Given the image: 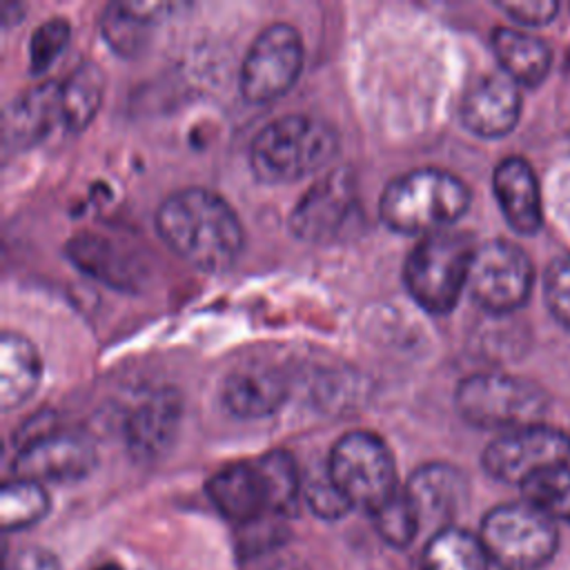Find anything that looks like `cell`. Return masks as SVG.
<instances>
[{
  "mask_svg": "<svg viewBox=\"0 0 570 570\" xmlns=\"http://www.w3.org/2000/svg\"><path fill=\"white\" fill-rule=\"evenodd\" d=\"M156 229L171 252L203 272H223L243 252L236 212L205 187L171 191L156 209Z\"/></svg>",
  "mask_w": 570,
  "mask_h": 570,
  "instance_id": "cell-1",
  "label": "cell"
},
{
  "mask_svg": "<svg viewBox=\"0 0 570 570\" xmlns=\"http://www.w3.org/2000/svg\"><path fill=\"white\" fill-rule=\"evenodd\" d=\"M470 205V189L454 174L421 167L390 180L379 200L381 220L399 234L448 229Z\"/></svg>",
  "mask_w": 570,
  "mask_h": 570,
  "instance_id": "cell-2",
  "label": "cell"
},
{
  "mask_svg": "<svg viewBox=\"0 0 570 570\" xmlns=\"http://www.w3.org/2000/svg\"><path fill=\"white\" fill-rule=\"evenodd\" d=\"M338 149L336 131L305 114L267 122L252 140L249 165L263 183H292L327 165Z\"/></svg>",
  "mask_w": 570,
  "mask_h": 570,
  "instance_id": "cell-3",
  "label": "cell"
},
{
  "mask_svg": "<svg viewBox=\"0 0 570 570\" xmlns=\"http://www.w3.org/2000/svg\"><path fill=\"white\" fill-rule=\"evenodd\" d=\"M476 247L468 232L441 229L423 236L403 267L410 296L432 314L450 312L468 285Z\"/></svg>",
  "mask_w": 570,
  "mask_h": 570,
  "instance_id": "cell-4",
  "label": "cell"
},
{
  "mask_svg": "<svg viewBox=\"0 0 570 570\" xmlns=\"http://www.w3.org/2000/svg\"><path fill=\"white\" fill-rule=\"evenodd\" d=\"M479 539L501 570H539L559 546L554 521L528 501L492 508L481 521Z\"/></svg>",
  "mask_w": 570,
  "mask_h": 570,
  "instance_id": "cell-5",
  "label": "cell"
},
{
  "mask_svg": "<svg viewBox=\"0 0 570 570\" xmlns=\"http://www.w3.org/2000/svg\"><path fill=\"white\" fill-rule=\"evenodd\" d=\"M459 414L483 430H517L537 425L548 407L546 392L510 374H472L456 387Z\"/></svg>",
  "mask_w": 570,
  "mask_h": 570,
  "instance_id": "cell-6",
  "label": "cell"
},
{
  "mask_svg": "<svg viewBox=\"0 0 570 570\" xmlns=\"http://www.w3.org/2000/svg\"><path fill=\"white\" fill-rule=\"evenodd\" d=\"M327 476L352 508L370 514L399 492L394 459L385 441L367 430L347 432L334 443Z\"/></svg>",
  "mask_w": 570,
  "mask_h": 570,
  "instance_id": "cell-7",
  "label": "cell"
},
{
  "mask_svg": "<svg viewBox=\"0 0 570 570\" xmlns=\"http://www.w3.org/2000/svg\"><path fill=\"white\" fill-rule=\"evenodd\" d=\"M532 281V263L519 245L494 238L476 247L468 287L483 309L505 314L521 307L530 296Z\"/></svg>",
  "mask_w": 570,
  "mask_h": 570,
  "instance_id": "cell-8",
  "label": "cell"
},
{
  "mask_svg": "<svg viewBox=\"0 0 570 570\" xmlns=\"http://www.w3.org/2000/svg\"><path fill=\"white\" fill-rule=\"evenodd\" d=\"M303 67V42L292 24L265 27L247 49L240 91L249 102H269L289 91Z\"/></svg>",
  "mask_w": 570,
  "mask_h": 570,
  "instance_id": "cell-9",
  "label": "cell"
},
{
  "mask_svg": "<svg viewBox=\"0 0 570 570\" xmlns=\"http://www.w3.org/2000/svg\"><path fill=\"white\" fill-rule=\"evenodd\" d=\"M96 445L82 432L38 430L29 432L13 456L16 479L36 483H69L85 479L96 465Z\"/></svg>",
  "mask_w": 570,
  "mask_h": 570,
  "instance_id": "cell-10",
  "label": "cell"
},
{
  "mask_svg": "<svg viewBox=\"0 0 570 570\" xmlns=\"http://www.w3.org/2000/svg\"><path fill=\"white\" fill-rule=\"evenodd\" d=\"M570 456V439L548 425H525L501 432L483 452L485 472L503 483H523L532 474L563 465Z\"/></svg>",
  "mask_w": 570,
  "mask_h": 570,
  "instance_id": "cell-11",
  "label": "cell"
},
{
  "mask_svg": "<svg viewBox=\"0 0 570 570\" xmlns=\"http://www.w3.org/2000/svg\"><path fill=\"white\" fill-rule=\"evenodd\" d=\"M356 214L354 176L347 169H334L305 191L289 216V227L303 240L325 243L338 238Z\"/></svg>",
  "mask_w": 570,
  "mask_h": 570,
  "instance_id": "cell-12",
  "label": "cell"
},
{
  "mask_svg": "<svg viewBox=\"0 0 570 570\" xmlns=\"http://www.w3.org/2000/svg\"><path fill=\"white\" fill-rule=\"evenodd\" d=\"M180 423V396L174 387L142 392L127 410L122 434L129 454L149 463L160 459L174 443Z\"/></svg>",
  "mask_w": 570,
  "mask_h": 570,
  "instance_id": "cell-13",
  "label": "cell"
},
{
  "mask_svg": "<svg viewBox=\"0 0 570 570\" xmlns=\"http://www.w3.org/2000/svg\"><path fill=\"white\" fill-rule=\"evenodd\" d=\"M205 492L214 508L238 528L265 517H276L267 483L256 461H240L220 468L209 476Z\"/></svg>",
  "mask_w": 570,
  "mask_h": 570,
  "instance_id": "cell-14",
  "label": "cell"
},
{
  "mask_svg": "<svg viewBox=\"0 0 570 570\" xmlns=\"http://www.w3.org/2000/svg\"><path fill=\"white\" fill-rule=\"evenodd\" d=\"M403 492L416 512L419 525L430 528L434 534L452 525L465 503L468 485L456 468L448 463H425L412 472Z\"/></svg>",
  "mask_w": 570,
  "mask_h": 570,
  "instance_id": "cell-15",
  "label": "cell"
},
{
  "mask_svg": "<svg viewBox=\"0 0 570 570\" xmlns=\"http://www.w3.org/2000/svg\"><path fill=\"white\" fill-rule=\"evenodd\" d=\"M521 114L517 82L505 73H485L476 78L461 100L463 125L483 138H499L512 131Z\"/></svg>",
  "mask_w": 570,
  "mask_h": 570,
  "instance_id": "cell-16",
  "label": "cell"
},
{
  "mask_svg": "<svg viewBox=\"0 0 570 570\" xmlns=\"http://www.w3.org/2000/svg\"><path fill=\"white\" fill-rule=\"evenodd\" d=\"M285 374L269 363H245L227 374L223 405L240 419H258L276 412L287 399Z\"/></svg>",
  "mask_w": 570,
  "mask_h": 570,
  "instance_id": "cell-17",
  "label": "cell"
},
{
  "mask_svg": "<svg viewBox=\"0 0 570 570\" xmlns=\"http://www.w3.org/2000/svg\"><path fill=\"white\" fill-rule=\"evenodd\" d=\"M497 203L508 225L519 234H537L543 223L539 180L528 160L503 158L492 178Z\"/></svg>",
  "mask_w": 570,
  "mask_h": 570,
  "instance_id": "cell-18",
  "label": "cell"
},
{
  "mask_svg": "<svg viewBox=\"0 0 570 570\" xmlns=\"http://www.w3.org/2000/svg\"><path fill=\"white\" fill-rule=\"evenodd\" d=\"M40 356L38 350L16 332H2L0 336V405L13 410L22 405L40 383Z\"/></svg>",
  "mask_w": 570,
  "mask_h": 570,
  "instance_id": "cell-19",
  "label": "cell"
},
{
  "mask_svg": "<svg viewBox=\"0 0 570 570\" xmlns=\"http://www.w3.org/2000/svg\"><path fill=\"white\" fill-rule=\"evenodd\" d=\"M492 49L503 67V73L517 85L537 87L548 76L552 53L550 47L537 36L512 27H497L492 31Z\"/></svg>",
  "mask_w": 570,
  "mask_h": 570,
  "instance_id": "cell-20",
  "label": "cell"
},
{
  "mask_svg": "<svg viewBox=\"0 0 570 570\" xmlns=\"http://www.w3.org/2000/svg\"><path fill=\"white\" fill-rule=\"evenodd\" d=\"M60 118L58 85H40L16 98L4 114L7 142H33Z\"/></svg>",
  "mask_w": 570,
  "mask_h": 570,
  "instance_id": "cell-21",
  "label": "cell"
},
{
  "mask_svg": "<svg viewBox=\"0 0 570 570\" xmlns=\"http://www.w3.org/2000/svg\"><path fill=\"white\" fill-rule=\"evenodd\" d=\"M167 9H171V4L165 2H114L102 16L105 40L120 56H134L142 49L149 27Z\"/></svg>",
  "mask_w": 570,
  "mask_h": 570,
  "instance_id": "cell-22",
  "label": "cell"
},
{
  "mask_svg": "<svg viewBox=\"0 0 570 570\" xmlns=\"http://www.w3.org/2000/svg\"><path fill=\"white\" fill-rule=\"evenodd\" d=\"M490 557L479 537L456 525L430 534L421 570H488Z\"/></svg>",
  "mask_w": 570,
  "mask_h": 570,
  "instance_id": "cell-23",
  "label": "cell"
},
{
  "mask_svg": "<svg viewBox=\"0 0 570 570\" xmlns=\"http://www.w3.org/2000/svg\"><path fill=\"white\" fill-rule=\"evenodd\" d=\"M105 91V78L96 62H80L62 85H58V102H60V120L67 129H85L89 120L96 116Z\"/></svg>",
  "mask_w": 570,
  "mask_h": 570,
  "instance_id": "cell-24",
  "label": "cell"
},
{
  "mask_svg": "<svg viewBox=\"0 0 570 570\" xmlns=\"http://www.w3.org/2000/svg\"><path fill=\"white\" fill-rule=\"evenodd\" d=\"M267 483L272 510L276 517H292L303 497V481L294 456L285 450H272L256 459Z\"/></svg>",
  "mask_w": 570,
  "mask_h": 570,
  "instance_id": "cell-25",
  "label": "cell"
},
{
  "mask_svg": "<svg viewBox=\"0 0 570 570\" xmlns=\"http://www.w3.org/2000/svg\"><path fill=\"white\" fill-rule=\"evenodd\" d=\"M49 512V494L36 481L13 479L0 490V528L4 532L36 525Z\"/></svg>",
  "mask_w": 570,
  "mask_h": 570,
  "instance_id": "cell-26",
  "label": "cell"
},
{
  "mask_svg": "<svg viewBox=\"0 0 570 570\" xmlns=\"http://www.w3.org/2000/svg\"><path fill=\"white\" fill-rule=\"evenodd\" d=\"M523 499L552 521L570 523V468L552 465L521 483Z\"/></svg>",
  "mask_w": 570,
  "mask_h": 570,
  "instance_id": "cell-27",
  "label": "cell"
},
{
  "mask_svg": "<svg viewBox=\"0 0 570 570\" xmlns=\"http://www.w3.org/2000/svg\"><path fill=\"white\" fill-rule=\"evenodd\" d=\"M372 521H374V530L379 532V537L392 548L410 546L421 530L416 512L403 490H399L387 503H383L379 510H374Z\"/></svg>",
  "mask_w": 570,
  "mask_h": 570,
  "instance_id": "cell-28",
  "label": "cell"
},
{
  "mask_svg": "<svg viewBox=\"0 0 570 570\" xmlns=\"http://www.w3.org/2000/svg\"><path fill=\"white\" fill-rule=\"evenodd\" d=\"M69 22L65 18L45 20L29 40V67L33 73L47 71L69 42Z\"/></svg>",
  "mask_w": 570,
  "mask_h": 570,
  "instance_id": "cell-29",
  "label": "cell"
},
{
  "mask_svg": "<svg viewBox=\"0 0 570 570\" xmlns=\"http://www.w3.org/2000/svg\"><path fill=\"white\" fill-rule=\"evenodd\" d=\"M303 497L309 505V510L321 517V519H327V521H334V519H341L345 517L352 505L350 501L341 494V490L332 483V479L325 476L323 479H312L303 485Z\"/></svg>",
  "mask_w": 570,
  "mask_h": 570,
  "instance_id": "cell-30",
  "label": "cell"
},
{
  "mask_svg": "<svg viewBox=\"0 0 570 570\" xmlns=\"http://www.w3.org/2000/svg\"><path fill=\"white\" fill-rule=\"evenodd\" d=\"M543 287L550 312L570 330V256H561L550 263Z\"/></svg>",
  "mask_w": 570,
  "mask_h": 570,
  "instance_id": "cell-31",
  "label": "cell"
},
{
  "mask_svg": "<svg viewBox=\"0 0 570 570\" xmlns=\"http://www.w3.org/2000/svg\"><path fill=\"white\" fill-rule=\"evenodd\" d=\"M283 517H265L254 523L238 528V550L240 554H258L272 546H278L285 537Z\"/></svg>",
  "mask_w": 570,
  "mask_h": 570,
  "instance_id": "cell-32",
  "label": "cell"
},
{
  "mask_svg": "<svg viewBox=\"0 0 570 570\" xmlns=\"http://www.w3.org/2000/svg\"><path fill=\"white\" fill-rule=\"evenodd\" d=\"M510 18H514L517 22H523V24H543L548 22L559 4L557 2H550V0H525V2H501L499 4Z\"/></svg>",
  "mask_w": 570,
  "mask_h": 570,
  "instance_id": "cell-33",
  "label": "cell"
},
{
  "mask_svg": "<svg viewBox=\"0 0 570 570\" xmlns=\"http://www.w3.org/2000/svg\"><path fill=\"white\" fill-rule=\"evenodd\" d=\"M2 570H60L56 554L45 548H22L4 561Z\"/></svg>",
  "mask_w": 570,
  "mask_h": 570,
  "instance_id": "cell-34",
  "label": "cell"
},
{
  "mask_svg": "<svg viewBox=\"0 0 570 570\" xmlns=\"http://www.w3.org/2000/svg\"><path fill=\"white\" fill-rule=\"evenodd\" d=\"M94 570H122V566H118V563H114V561H107V563H102V566H98V568H94Z\"/></svg>",
  "mask_w": 570,
  "mask_h": 570,
  "instance_id": "cell-35",
  "label": "cell"
}]
</instances>
